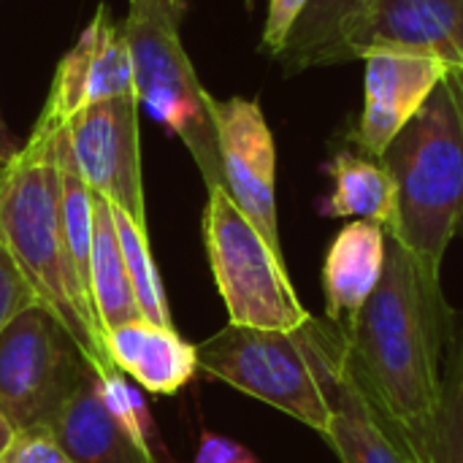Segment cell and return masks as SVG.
<instances>
[{
  "label": "cell",
  "instance_id": "1",
  "mask_svg": "<svg viewBox=\"0 0 463 463\" xmlns=\"http://www.w3.org/2000/svg\"><path fill=\"white\" fill-rule=\"evenodd\" d=\"M445 317L442 285L431 282L388 236L385 274L342 336L347 366L361 388L410 437L434 420L442 402Z\"/></svg>",
  "mask_w": 463,
  "mask_h": 463
},
{
  "label": "cell",
  "instance_id": "2",
  "mask_svg": "<svg viewBox=\"0 0 463 463\" xmlns=\"http://www.w3.org/2000/svg\"><path fill=\"white\" fill-rule=\"evenodd\" d=\"M57 136L30 133L0 171V244L38 304L60 320L90 372L103 377L117 366L106 353L95 307L65 247Z\"/></svg>",
  "mask_w": 463,
  "mask_h": 463
},
{
  "label": "cell",
  "instance_id": "3",
  "mask_svg": "<svg viewBox=\"0 0 463 463\" xmlns=\"http://www.w3.org/2000/svg\"><path fill=\"white\" fill-rule=\"evenodd\" d=\"M396 182L399 241L420 271L442 285V260L463 214V109L448 76L380 157Z\"/></svg>",
  "mask_w": 463,
  "mask_h": 463
},
{
  "label": "cell",
  "instance_id": "4",
  "mask_svg": "<svg viewBox=\"0 0 463 463\" xmlns=\"http://www.w3.org/2000/svg\"><path fill=\"white\" fill-rule=\"evenodd\" d=\"M336 339L339 326L315 317L296 331H260L228 323L195 345L198 372L290 415L326 439L331 404L323 369Z\"/></svg>",
  "mask_w": 463,
  "mask_h": 463
},
{
  "label": "cell",
  "instance_id": "5",
  "mask_svg": "<svg viewBox=\"0 0 463 463\" xmlns=\"http://www.w3.org/2000/svg\"><path fill=\"white\" fill-rule=\"evenodd\" d=\"M203 244L228 323L260 331H296L312 320L301 304L282 252L250 222L222 184L206 187Z\"/></svg>",
  "mask_w": 463,
  "mask_h": 463
},
{
  "label": "cell",
  "instance_id": "6",
  "mask_svg": "<svg viewBox=\"0 0 463 463\" xmlns=\"http://www.w3.org/2000/svg\"><path fill=\"white\" fill-rule=\"evenodd\" d=\"M138 109H146L193 155L206 187L222 184L217 130L212 119V95L203 90L193 60L187 57L179 27L128 11L122 22Z\"/></svg>",
  "mask_w": 463,
  "mask_h": 463
},
{
  "label": "cell",
  "instance_id": "7",
  "mask_svg": "<svg viewBox=\"0 0 463 463\" xmlns=\"http://www.w3.org/2000/svg\"><path fill=\"white\" fill-rule=\"evenodd\" d=\"M87 372L60 320L38 301L0 331V410L16 431L49 426Z\"/></svg>",
  "mask_w": 463,
  "mask_h": 463
},
{
  "label": "cell",
  "instance_id": "8",
  "mask_svg": "<svg viewBox=\"0 0 463 463\" xmlns=\"http://www.w3.org/2000/svg\"><path fill=\"white\" fill-rule=\"evenodd\" d=\"M122 95H136L130 46L111 8L100 3L76 43L57 62L33 136H57L84 109Z\"/></svg>",
  "mask_w": 463,
  "mask_h": 463
},
{
  "label": "cell",
  "instance_id": "9",
  "mask_svg": "<svg viewBox=\"0 0 463 463\" xmlns=\"http://www.w3.org/2000/svg\"><path fill=\"white\" fill-rule=\"evenodd\" d=\"M65 133L87 187L111 206L128 212L138 225H146L136 95L100 100L84 109L68 122Z\"/></svg>",
  "mask_w": 463,
  "mask_h": 463
},
{
  "label": "cell",
  "instance_id": "10",
  "mask_svg": "<svg viewBox=\"0 0 463 463\" xmlns=\"http://www.w3.org/2000/svg\"><path fill=\"white\" fill-rule=\"evenodd\" d=\"M222 187L266 241L282 252L277 217V146L258 100H212Z\"/></svg>",
  "mask_w": 463,
  "mask_h": 463
},
{
  "label": "cell",
  "instance_id": "11",
  "mask_svg": "<svg viewBox=\"0 0 463 463\" xmlns=\"http://www.w3.org/2000/svg\"><path fill=\"white\" fill-rule=\"evenodd\" d=\"M347 60L372 52L437 57L463 68V0H364L342 24Z\"/></svg>",
  "mask_w": 463,
  "mask_h": 463
},
{
  "label": "cell",
  "instance_id": "12",
  "mask_svg": "<svg viewBox=\"0 0 463 463\" xmlns=\"http://www.w3.org/2000/svg\"><path fill=\"white\" fill-rule=\"evenodd\" d=\"M364 62L366 103L358 128L353 130V141L366 157L380 160L431 92L450 76V65L437 57L404 52H372Z\"/></svg>",
  "mask_w": 463,
  "mask_h": 463
},
{
  "label": "cell",
  "instance_id": "13",
  "mask_svg": "<svg viewBox=\"0 0 463 463\" xmlns=\"http://www.w3.org/2000/svg\"><path fill=\"white\" fill-rule=\"evenodd\" d=\"M323 385L331 404V431L326 442L342 463H423L410 437L391 423L369 399L345 358V336L326 361Z\"/></svg>",
  "mask_w": 463,
  "mask_h": 463
},
{
  "label": "cell",
  "instance_id": "14",
  "mask_svg": "<svg viewBox=\"0 0 463 463\" xmlns=\"http://www.w3.org/2000/svg\"><path fill=\"white\" fill-rule=\"evenodd\" d=\"M388 260V231L374 222L353 220L345 225L323 260L326 317L347 328L374 296Z\"/></svg>",
  "mask_w": 463,
  "mask_h": 463
},
{
  "label": "cell",
  "instance_id": "15",
  "mask_svg": "<svg viewBox=\"0 0 463 463\" xmlns=\"http://www.w3.org/2000/svg\"><path fill=\"white\" fill-rule=\"evenodd\" d=\"M111 364L152 396H174L198 374V350L174 328L130 320L103 334Z\"/></svg>",
  "mask_w": 463,
  "mask_h": 463
},
{
  "label": "cell",
  "instance_id": "16",
  "mask_svg": "<svg viewBox=\"0 0 463 463\" xmlns=\"http://www.w3.org/2000/svg\"><path fill=\"white\" fill-rule=\"evenodd\" d=\"M46 429L79 463H157L111 418L92 372L84 374Z\"/></svg>",
  "mask_w": 463,
  "mask_h": 463
},
{
  "label": "cell",
  "instance_id": "17",
  "mask_svg": "<svg viewBox=\"0 0 463 463\" xmlns=\"http://www.w3.org/2000/svg\"><path fill=\"white\" fill-rule=\"evenodd\" d=\"M334 190L323 201L320 212L326 217H353L364 222L383 225L388 233L396 225V182L383 160L342 149L331 160Z\"/></svg>",
  "mask_w": 463,
  "mask_h": 463
},
{
  "label": "cell",
  "instance_id": "18",
  "mask_svg": "<svg viewBox=\"0 0 463 463\" xmlns=\"http://www.w3.org/2000/svg\"><path fill=\"white\" fill-rule=\"evenodd\" d=\"M90 296L103 334L130 320H144L128 279L111 203L95 195V241L90 263Z\"/></svg>",
  "mask_w": 463,
  "mask_h": 463
},
{
  "label": "cell",
  "instance_id": "19",
  "mask_svg": "<svg viewBox=\"0 0 463 463\" xmlns=\"http://www.w3.org/2000/svg\"><path fill=\"white\" fill-rule=\"evenodd\" d=\"M361 3L364 0H309L274 60L282 62L285 73L347 62L342 46V24L358 11Z\"/></svg>",
  "mask_w": 463,
  "mask_h": 463
},
{
  "label": "cell",
  "instance_id": "20",
  "mask_svg": "<svg viewBox=\"0 0 463 463\" xmlns=\"http://www.w3.org/2000/svg\"><path fill=\"white\" fill-rule=\"evenodd\" d=\"M410 442L423 463H463V334L445 364L439 410L423 431L410 437Z\"/></svg>",
  "mask_w": 463,
  "mask_h": 463
},
{
  "label": "cell",
  "instance_id": "21",
  "mask_svg": "<svg viewBox=\"0 0 463 463\" xmlns=\"http://www.w3.org/2000/svg\"><path fill=\"white\" fill-rule=\"evenodd\" d=\"M114 212V225H117V236H119V247H122V258H125V269H128V279L138 304V312L144 320L155 323V326H168L171 323V312H168V301L163 293V282L149 250V236H146V225H138L128 212L111 206Z\"/></svg>",
  "mask_w": 463,
  "mask_h": 463
},
{
  "label": "cell",
  "instance_id": "22",
  "mask_svg": "<svg viewBox=\"0 0 463 463\" xmlns=\"http://www.w3.org/2000/svg\"><path fill=\"white\" fill-rule=\"evenodd\" d=\"M98 383V393L106 404V410L111 412V418L125 429V434L146 453L157 461V450L160 439H157V429L155 420L146 410V402L141 399V393L122 377L119 369H111L103 377H95Z\"/></svg>",
  "mask_w": 463,
  "mask_h": 463
},
{
  "label": "cell",
  "instance_id": "23",
  "mask_svg": "<svg viewBox=\"0 0 463 463\" xmlns=\"http://www.w3.org/2000/svg\"><path fill=\"white\" fill-rule=\"evenodd\" d=\"M0 463H79L60 448L46 426L16 431L11 448L0 456Z\"/></svg>",
  "mask_w": 463,
  "mask_h": 463
},
{
  "label": "cell",
  "instance_id": "24",
  "mask_svg": "<svg viewBox=\"0 0 463 463\" xmlns=\"http://www.w3.org/2000/svg\"><path fill=\"white\" fill-rule=\"evenodd\" d=\"M38 298L33 296V290L27 288V282L22 279L19 269L14 266V260L8 258V252L0 244V331L5 328V323L24 307L35 304Z\"/></svg>",
  "mask_w": 463,
  "mask_h": 463
},
{
  "label": "cell",
  "instance_id": "25",
  "mask_svg": "<svg viewBox=\"0 0 463 463\" xmlns=\"http://www.w3.org/2000/svg\"><path fill=\"white\" fill-rule=\"evenodd\" d=\"M309 0H269V14H266V24H263V52L277 57L296 24V19L301 16V11L307 8Z\"/></svg>",
  "mask_w": 463,
  "mask_h": 463
},
{
  "label": "cell",
  "instance_id": "26",
  "mask_svg": "<svg viewBox=\"0 0 463 463\" xmlns=\"http://www.w3.org/2000/svg\"><path fill=\"white\" fill-rule=\"evenodd\" d=\"M193 463H260L252 450H247L241 442L225 437V434H214V431H201L198 437V448Z\"/></svg>",
  "mask_w": 463,
  "mask_h": 463
},
{
  "label": "cell",
  "instance_id": "27",
  "mask_svg": "<svg viewBox=\"0 0 463 463\" xmlns=\"http://www.w3.org/2000/svg\"><path fill=\"white\" fill-rule=\"evenodd\" d=\"M128 11L179 27L187 14V0H128Z\"/></svg>",
  "mask_w": 463,
  "mask_h": 463
},
{
  "label": "cell",
  "instance_id": "28",
  "mask_svg": "<svg viewBox=\"0 0 463 463\" xmlns=\"http://www.w3.org/2000/svg\"><path fill=\"white\" fill-rule=\"evenodd\" d=\"M16 149H19V144L11 138V133H8V128H5V122L0 117V171L11 163V157L16 155Z\"/></svg>",
  "mask_w": 463,
  "mask_h": 463
},
{
  "label": "cell",
  "instance_id": "29",
  "mask_svg": "<svg viewBox=\"0 0 463 463\" xmlns=\"http://www.w3.org/2000/svg\"><path fill=\"white\" fill-rule=\"evenodd\" d=\"M14 437H16V429H14V423L8 420V415L0 410V456L11 448Z\"/></svg>",
  "mask_w": 463,
  "mask_h": 463
},
{
  "label": "cell",
  "instance_id": "30",
  "mask_svg": "<svg viewBox=\"0 0 463 463\" xmlns=\"http://www.w3.org/2000/svg\"><path fill=\"white\" fill-rule=\"evenodd\" d=\"M450 79H453V84H456V92H458V100H461V109H463V68H458V71H450Z\"/></svg>",
  "mask_w": 463,
  "mask_h": 463
},
{
  "label": "cell",
  "instance_id": "31",
  "mask_svg": "<svg viewBox=\"0 0 463 463\" xmlns=\"http://www.w3.org/2000/svg\"><path fill=\"white\" fill-rule=\"evenodd\" d=\"M458 233L463 236V214H461V222H458Z\"/></svg>",
  "mask_w": 463,
  "mask_h": 463
}]
</instances>
